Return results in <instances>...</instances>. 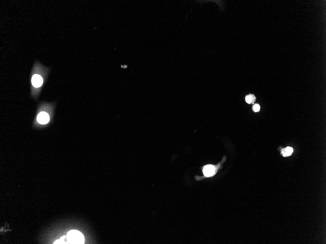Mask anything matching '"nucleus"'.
I'll return each mask as SVG.
<instances>
[{"mask_svg": "<svg viewBox=\"0 0 326 244\" xmlns=\"http://www.w3.org/2000/svg\"><path fill=\"white\" fill-rule=\"evenodd\" d=\"M294 152V150L292 147H288L282 150V154L284 156H290Z\"/></svg>", "mask_w": 326, "mask_h": 244, "instance_id": "nucleus-5", "label": "nucleus"}, {"mask_svg": "<svg viewBox=\"0 0 326 244\" xmlns=\"http://www.w3.org/2000/svg\"><path fill=\"white\" fill-rule=\"evenodd\" d=\"M255 100V98L254 96L252 95H248L247 96L246 98V101L248 104H251V103H253Z\"/></svg>", "mask_w": 326, "mask_h": 244, "instance_id": "nucleus-6", "label": "nucleus"}, {"mask_svg": "<svg viewBox=\"0 0 326 244\" xmlns=\"http://www.w3.org/2000/svg\"><path fill=\"white\" fill-rule=\"evenodd\" d=\"M215 172V168L214 166L209 165L204 167L203 169V173L204 175L207 177L212 176L214 175Z\"/></svg>", "mask_w": 326, "mask_h": 244, "instance_id": "nucleus-4", "label": "nucleus"}, {"mask_svg": "<svg viewBox=\"0 0 326 244\" xmlns=\"http://www.w3.org/2000/svg\"><path fill=\"white\" fill-rule=\"evenodd\" d=\"M253 109V110H254V112H259V111H260V106H259V105H258V104H255V105H254Z\"/></svg>", "mask_w": 326, "mask_h": 244, "instance_id": "nucleus-7", "label": "nucleus"}, {"mask_svg": "<svg viewBox=\"0 0 326 244\" xmlns=\"http://www.w3.org/2000/svg\"><path fill=\"white\" fill-rule=\"evenodd\" d=\"M37 121L39 123L42 124L48 123L49 121V115L46 112H41L38 115Z\"/></svg>", "mask_w": 326, "mask_h": 244, "instance_id": "nucleus-2", "label": "nucleus"}, {"mask_svg": "<svg viewBox=\"0 0 326 244\" xmlns=\"http://www.w3.org/2000/svg\"><path fill=\"white\" fill-rule=\"evenodd\" d=\"M42 82L43 80L42 78L40 75L35 74L33 76L31 82L33 86L36 88L40 87L42 84Z\"/></svg>", "mask_w": 326, "mask_h": 244, "instance_id": "nucleus-3", "label": "nucleus"}, {"mask_svg": "<svg viewBox=\"0 0 326 244\" xmlns=\"http://www.w3.org/2000/svg\"><path fill=\"white\" fill-rule=\"evenodd\" d=\"M67 242L70 244H83L85 243V238L81 232L72 230L69 231L66 236Z\"/></svg>", "mask_w": 326, "mask_h": 244, "instance_id": "nucleus-1", "label": "nucleus"}, {"mask_svg": "<svg viewBox=\"0 0 326 244\" xmlns=\"http://www.w3.org/2000/svg\"><path fill=\"white\" fill-rule=\"evenodd\" d=\"M121 67H122V68H123V67H124V68H125V67H126V68H127V65H123H123H121Z\"/></svg>", "mask_w": 326, "mask_h": 244, "instance_id": "nucleus-8", "label": "nucleus"}]
</instances>
